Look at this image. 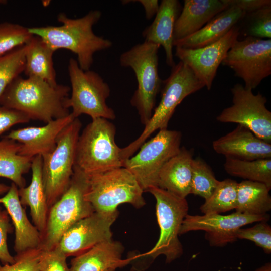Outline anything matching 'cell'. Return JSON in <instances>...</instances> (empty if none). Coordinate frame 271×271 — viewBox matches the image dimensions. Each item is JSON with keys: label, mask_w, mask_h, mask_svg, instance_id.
Listing matches in <instances>:
<instances>
[{"label": "cell", "mask_w": 271, "mask_h": 271, "mask_svg": "<svg viewBox=\"0 0 271 271\" xmlns=\"http://www.w3.org/2000/svg\"><path fill=\"white\" fill-rule=\"evenodd\" d=\"M99 10H91L78 18H70L63 13L58 15L60 26H46L29 28L30 32L40 38L54 51L66 49L77 55L78 64L83 70H90L93 56L97 52L108 49L112 42L97 36L93 26L101 17Z\"/></svg>", "instance_id": "obj_1"}, {"label": "cell", "mask_w": 271, "mask_h": 271, "mask_svg": "<svg viewBox=\"0 0 271 271\" xmlns=\"http://www.w3.org/2000/svg\"><path fill=\"white\" fill-rule=\"evenodd\" d=\"M70 88L52 85L34 77L20 76L8 87L0 99V104L25 114L30 120L46 123L68 115Z\"/></svg>", "instance_id": "obj_2"}, {"label": "cell", "mask_w": 271, "mask_h": 271, "mask_svg": "<svg viewBox=\"0 0 271 271\" xmlns=\"http://www.w3.org/2000/svg\"><path fill=\"white\" fill-rule=\"evenodd\" d=\"M115 134V125L108 119H92L79 136L74 166L87 175L123 167L125 160Z\"/></svg>", "instance_id": "obj_3"}, {"label": "cell", "mask_w": 271, "mask_h": 271, "mask_svg": "<svg viewBox=\"0 0 271 271\" xmlns=\"http://www.w3.org/2000/svg\"><path fill=\"white\" fill-rule=\"evenodd\" d=\"M204 87L187 65L180 61L175 64L165 81L160 101L154 108L143 132L134 141L122 148L124 159L126 160L132 156L155 131L167 129L177 106L187 96Z\"/></svg>", "instance_id": "obj_4"}, {"label": "cell", "mask_w": 271, "mask_h": 271, "mask_svg": "<svg viewBox=\"0 0 271 271\" xmlns=\"http://www.w3.org/2000/svg\"><path fill=\"white\" fill-rule=\"evenodd\" d=\"M158 44L144 41L122 53L121 66L133 71L138 87L130 103L138 111L141 123L145 125L154 110L157 95L162 84L158 73Z\"/></svg>", "instance_id": "obj_5"}, {"label": "cell", "mask_w": 271, "mask_h": 271, "mask_svg": "<svg viewBox=\"0 0 271 271\" xmlns=\"http://www.w3.org/2000/svg\"><path fill=\"white\" fill-rule=\"evenodd\" d=\"M87 179V175L74 166L68 188L49 209L45 229L42 236L41 247L43 249H54L63 234L72 225L95 212L84 198Z\"/></svg>", "instance_id": "obj_6"}, {"label": "cell", "mask_w": 271, "mask_h": 271, "mask_svg": "<svg viewBox=\"0 0 271 271\" xmlns=\"http://www.w3.org/2000/svg\"><path fill=\"white\" fill-rule=\"evenodd\" d=\"M87 178L84 198L96 212H114L122 203H129L137 208L145 204L144 190L124 167L87 175Z\"/></svg>", "instance_id": "obj_7"}, {"label": "cell", "mask_w": 271, "mask_h": 271, "mask_svg": "<svg viewBox=\"0 0 271 271\" xmlns=\"http://www.w3.org/2000/svg\"><path fill=\"white\" fill-rule=\"evenodd\" d=\"M82 123L75 118L60 133L54 150L42 157V176L49 209L68 188Z\"/></svg>", "instance_id": "obj_8"}, {"label": "cell", "mask_w": 271, "mask_h": 271, "mask_svg": "<svg viewBox=\"0 0 271 271\" xmlns=\"http://www.w3.org/2000/svg\"><path fill=\"white\" fill-rule=\"evenodd\" d=\"M68 72L71 95L68 100V106L72 108L73 116L76 118L86 114L92 119H114V110L106 103L110 89L101 76L90 70H83L73 58L69 60Z\"/></svg>", "instance_id": "obj_9"}, {"label": "cell", "mask_w": 271, "mask_h": 271, "mask_svg": "<svg viewBox=\"0 0 271 271\" xmlns=\"http://www.w3.org/2000/svg\"><path fill=\"white\" fill-rule=\"evenodd\" d=\"M148 191L156 201V215L160 233L157 243L145 255L154 259L164 255L166 262L169 263L183 254L178 236L182 222L188 214V204L186 198L179 197L158 187L151 188Z\"/></svg>", "instance_id": "obj_10"}, {"label": "cell", "mask_w": 271, "mask_h": 271, "mask_svg": "<svg viewBox=\"0 0 271 271\" xmlns=\"http://www.w3.org/2000/svg\"><path fill=\"white\" fill-rule=\"evenodd\" d=\"M182 134L177 130H159L157 134L126 160L123 167L136 178L144 191L158 186L159 172L164 164L181 149Z\"/></svg>", "instance_id": "obj_11"}, {"label": "cell", "mask_w": 271, "mask_h": 271, "mask_svg": "<svg viewBox=\"0 0 271 271\" xmlns=\"http://www.w3.org/2000/svg\"><path fill=\"white\" fill-rule=\"evenodd\" d=\"M222 64L243 80L246 88L255 89L271 74V39L246 37L237 40Z\"/></svg>", "instance_id": "obj_12"}, {"label": "cell", "mask_w": 271, "mask_h": 271, "mask_svg": "<svg viewBox=\"0 0 271 271\" xmlns=\"http://www.w3.org/2000/svg\"><path fill=\"white\" fill-rule=\"evenodd\" d=\"M232 104L217 116L221 123H234L245 126L255 136L271 143V112L266 108L267 99L260 93L240 84L231 89Z\"/></svg>", "instance_id": "obj_13"}, {"label": "cell", "mask_w": 271, "mask_h": 271, "mask_svg": "<svg viewBox=\"0 0 271 271\" xmlns=\"http://www.w3.org/2000/svg\"><path fill=\"white\" fill-rule=\"evenodd\" d=\"M268 214L250 215L235 212L229 215L218 214L192 215L187 214L184 218L179 234L193 231H205V238L210 246L224 247L238 239L236 233L243 226L254 222H267Z\"/></svg>", "instance_id": "obj_14"}, {"label": "cell", "mask_w": 271, "mask_h": 271, "mask_svg": "<svg viewBox=\"0 0 271 271\" xmlns=\"http://www.w3.org/2000/svg\"><path fill=\"white\" fill-rule=\"evenodd\" d=\"M118 215L95 211L72 225L63 235L55 248L67 257L77 256L95 245L112 239L111 227Z\"/></svg>", "instance_id": "obj_15"}, {"label": "cell", "mask_w": 271, "mask_h": 271, "mask_svg": "<svg viewBox=\"0 0 271 271\" xmlns=\"http://www.w3.org/2000/svg\"><path fill=\"white\" fill-rule=\"evenodd\" d=\"M240 34V28L236 25L220 39L206 46L197 49L176 47L175 56L189 67L209 90L220 64Z\"/></svg>", "instance_id": "obj_16"}, {"label": "cell", "mask_w": 271, "mask_h": 271, "mask_svg": "<svg viewBox=\"0 0 271 271\" xmlns=\"http://www.w3.org/2000/svg\"><path fill=\"white\" fill-rule=\"evenodd\" d=\"M75 118L68 115L53 120L41 126H29L11 130L5 138L21 144L19 154L33 158L44 157L55 148L57 139L62 131Z\"/></svg>", "instance_id": "obj_17"}, {"label": "cell", "mask_w": 271, "mask_h": 271, "mask_svg": "<svg viewBox=\"0 0 271 271\" xmlns=\"http://www.w3.org/2000/svg\"><path fill=\"white\" fill-rule=\"evenodd\" d=\"M213 150L225 158L252 161L271 159V144L259 138L244 126L214 140Z\"/></svg>", "instance_id": "obj_18"}, {"label": "cell", "mask_w": 271, "mask_h": 271, "mask_svg": "<svg viewBox=\"0 0 271 271\" xmlns=\"http://www.w3.org/2000/svg\"><path fill=\"white\" fill-rule=\"evenodd\" d=\"M0 204L6 208L14 227V249L16 254L41 247V234L30 222L20 202L18 187L14 183L0 198Z\"/></svg>", "instance_id": "obj_19"}, {"label": "cell", "mask_w": 271, "mask_h": 271, "mask_svg": "<svg viewBox=\"0 0 271 271\" xmlns=\"http://www.w3.org/2000/svg\"><path fill=\"white\" fill-rule=\"evenodd\" d=\"M245 15L246 13L238 7L229 5L199 31L186 38L174 40L173 45L186 49L209 45L225 35Z\"/></svg>", "instance_id": "obj_20"}, {"label": "cell", "mask_w": 271, "mask_h": 271, "mask_svg": "<svg viewBox=\"0 0 271 271\" xmlns=\"http://www.w3.org/2000/svg\"><path fill=\"white\" fill-rule=\"evenodd\" d=\"M228 6L226 0H185L175 22L174 41L199 31Z\"/></svg>", "instance_id": "obj_21"}, {"label": "cell", "mask_w": 271, "mask_h": 271, "mask_svg": "<svg viewBox=\"0 0 271 271\" xmlns=\"http://www.w3.org/2000/svg\"><path fill=\"white\" fill-rule=\"evenodd\" d=\"M123 249L120 242L112 239L100 243L73 258L70 271H115L132 259L122 258Z\"/></svg>", "instance_id": "obj_22"}, {"label": "cell", "mask_w": 271, "mask_h": 271, "mask_svg": "<svg viewBox=\"0 0 271 271\" xmlns=\"http://www.w3.org/2000/svg\"><path fill=\"white\" fill-rule=\"evenodd\" d=\"M193 150L181 147L161 169L157 187L182 198L190 194Z\"/></svg>", "instance_id": "obj_23"}, {"label": "cell", "mask_w": 271, "mask_h": 271, "mask_svg": "<svg viewBox=\"0 0 271 271\" xmlns=\"http://www.w3.org/2000/svg\"><path fill=\"white\" fill-rule=\"evenodd\" d=\"M179 8L178 1H162L154 21L142 34L145 41L163 47L166 63L172 68L175 65L173 54L174 30Z\"/></svg>", "instance_id": "obj_24"}, {"label": "cell", "mask_w": 271, "mask_h": 271, "mask_svg": "<svg viewBox=\"0 0 271 271\" xmlns=\"http://www.w3.org/2000/svg\"><path fill=\"white\" fill-rule=\"evenodd\" d=\"M42 157H34L31 167V183L27 187L18 189L20 202L22 205L29 207L33 222L41 236L45 229L49 211L42 180Z\"/></svg>", "instance_id": "obj_25"}, {"label": "cell", "mask_w": 271, "mask_h": 271, "mask_svg": "<svg viewBox=\"0 0 271 271\" xmlns=\"http://www.w3.org/2000/svg\"><path fill=\"white\" fill-rule=\"evenodd\" d=\"M26 45L24 72L27 77L40 79L52 85L58 84L53 61L55 51L36 36Z\"/></svg>", "instance_id": "obj_26"}, {"label": "cell", "mask_w": 271, "mask_h": 271, "mask_svg": "<svg viewBox=\"0 0 271 271\" xmlns=\"http://www.w3.org/2000/svg\"><path fill=\"white\" fill-rule=\"evenodd\" d=\"M21 147L10 139L0 140V178L11 180L19 188L25 187L23 175L31 169L33 159L19 154Z\"/></svg>", "instance_id": "obj_27"}, {"label": "cell", "mask_w": 271, "mask_h": 271, "mask_svg": "<svg viewBox=\"0 0 271 271\" xmlns=\"http://www.w3.org/2000/svg\"><path fill=\"white\" fill-rule=\"evenodd\" d=\"M271 188L265 184L248 180L238 183L237 212L250 215H263L271 210Z\"/></svg>", "instance_id": "obj_28"}, {"label": "cell", "mask_w": 271, "mask_h": 271, "mask_svg": "<svg viewBox=\"0 0 271 271\" xmlns=\"http://www.w3.org/2000/svg\"><path fill=\"white\" fill-rule=\"evenodd\" d=\"M223 166L231 176L262 183L271 188V159L244 161L226 158Z\"/></svg>", "instance_id": "obj_29"}, {"label": "cell", "mask_w": 271, "mask_h": 271, "mask_svg": "<svg viewBox=\"0 0 271 271\" xmlns=\"http://www.w3.org/2000/svg\"><path fill=\"white\" fill-rule=\"evenodd\" d=\"M238 182L231 179L219 181L214 191L200 206L204 214H218L235 209Z\"/></svg>", "instance_id": "obj_30"}, {"label": "cell", "mask_w": 271, "mask_h": 271, "mask_svg": "<svg viewBox=\"0 0 271 271\" xmlns=\"http://www.w3.org/2000/svg\"><path fill=\"white\" fill-rule=\"evenodd\" d=\"M219 181L211 168L200 158L192 162L191 188L190 194L207 199L214 191Z\"/></svg>", "instance_id": "obj_31"}, {"label": "cell", "mask_w": 271, "mask_h": 271, "mask_svg": "<svg viewBox=\"0 0 271 271\" xmlns=\"http://www.w3.org/2000/svg\"><path fill=\"white\" fill-rule=\"evenodd\" d=\"M26 45L0 56V99L9 85L24 72Z\"/></svg>", "instance_id": "obj_32"}, {"label": "cell", "mask_w": 271, "mask_h": 271, "mask_svg": "<svg viewBox=\"0 0 271 271\" xmlns=\"http://www.w3.org/2000/svg\"><path fill=\"white\" fill-rule=\"evenodd\" d=\"M33 37L29 28L10 22L0 23V56L27 44Z\"/></svg>", "instance_id": "obj_33"}, {"label": "cell", "mask_w": 271, "mask_h": 271, "mask_svg": "<svg viewBox=\"0 0 271 271\" xmlns=\"http://www.w3.org/2000/svg\"><path fill=\"white\" fill-rule=\"evenodd\" d=\"M238 239L253 242L266 254L271 253V227L266 221L258 222L253 226L240 228L236 233Z\"/></svg>", "instance_id": "obj_34"}, {"label": "cell", "mask_w": 271, "mask_h": 271, "mask_svg": "<svg viewBox=\"0 0 271 271\" xmlns=\"http://www.w3.org/2000/svg\"><path fill=\"white\" fill-rule=\"evenodd\" d=\"M247 28L246 37L262 39L271 38V6L264 7L254 12Z\"/></svg>", "instance_id": "obj_35"}, {"label": "cell", "mask_w": 271, "mask_h": 271, "mask_svg": "<svg viewBox=\"0 0 271 271\" xmlns=\"http://www.w3.org/2000/svg\"><path fill=\"white\" fill-rule=\"evenodd\" d=\"M42 247L30 250L14 256L13 264L0 265V271H40Z\"/></svg>", "instance_id": "obj_36"}, {"label": "cell", "mask_w": 271, "mask_h": 271, "mask_svg": "<svg viewBox=\"0 0 271 271\" xmlns=\"http://www.w3.org/2000/svg\"><path fill=\"white\" fill-rule=\"evenodd\" d=\"M67 257L56 248L43 249L41 259L40 271H70L66 262Z\"/></svg>", "instance_id": "obj_37"}, {"label": "cell", "mask_w": 271, "mask_h": 271, "mask_svg": "<svg viewBox=\"0 0 271 271\" xmlns=\"http://www.w3.org/2000/svg\"><path fill=\"white\" fill-rule=\"evenodd\" d=\"M9 220L7 211L0 209V261L3 264H13L15 261L7 246V235L13 229Z\"/></svg>", "instance_id": "obj_38"}, {"label": "cell", "mask_w": 271, "mask_h": 271, "mask_svg": "<svg viewBox=\"0 0 271 271\" xmlns=\"http://www.w3.org/2000/svg\"><path fill=\"white\" fill-rule=\"evenodd\" d=\"M31 120L24 113L0 104V137L13 126Z\"/></svg>", "instance_id": "obj_39"}, {"label": "cell", "mask_w": 271, "mask_h": 271, "mask_svg": "<svg viewBox=\"0 0 271 271\" xmlns=\"http://www.w3.org/2000/svg\"><path fill=\"white\" fill-rule=\"evenodd\" d=\"M229 5H234L246 14L254 12L264 7L271 6L270 0H226Z\"/></svg>", "instance_id": "obj_40"}, {"label": "cell", "mask_w": 271, "mask_h": 271, "mask_svg": "<svg viewBox=\"0 0 271 271\" xmlns=\"http://www.w3.org/2000/svg\"><path fill=\"white\" fill-rule=\"evenodd\" d=\"M138 2L143 7L146 18L148 20L151 19L156 15L159 8V1L158 0H138Z\"/></svg>", "instance_id": "obj_41"}, {"label": "cell", "mask_w": 271, "mask_h": 271, "mask_svg": "<svg viewBox=\"0 0 271 271\" xmlns=\"http://www.w3.org/2000/svg\"><path fill=\"white\" fill-rule=\"evenodd\" d=\"M255 271H271V263L267 262L261 266L256 268Z\"/></svg>", "instance_id": "obj_42"}, {"label": "cell", "mask_w": 271, "mask_h": 271, "mask_svg": "<svg viewBox=\"0 0 271 271\" xmlns=\"http://www.w3.org/2000/svg\"><path fill=\"white\" fill-rule=\"evenodd\" d=\"M10 186L4 184L0 183V195L6 193L9 189Z\"/></svg>", "instance_id": "obj_43"}, {"label": "cell", "mask_w": 271, "mask_h": 271, "mask_svg": "<svg viewBox=\"0 0 271 271\" xmlns=\"http://www.w3.org/2000/svg\"><path fill=\"white\" fill-rule=\"evenodd\" d=\"M6 1L0 0V5L6 4Z\"/></svg>", "instance_id": "obj_44"}]
</instances>
